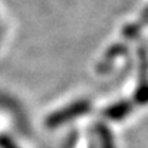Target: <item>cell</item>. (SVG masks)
Returning <instances> with one entry per match:
<instances>
[{
    "instance_id": "3",
    "label": "cell",
    "mask_w": 148,
    "mask_h": 148,
    "mask_svg": "<svg viewBox=\"0 0 148 148\" xmlns=\"http://www.w3.org/2000/svg\"><path fill=\"white\" fill-rule=\"evenodd\" d=\"M98 137H99V143H101V148H115L112 135H111V132L106 128L98 127Z\"/></svg>"
},
{
    "instance_id": "1",
    "label": "cell",
    "mask_w": 148,
    "mask_h": 148,
    "mask_svg": "<svg viewBox=\"0 0 148 148\" xmlns=\"http://www.w3.org/2000/svg\"><path fill=\"white\" fill-rule=\"evenodd\" d=\"M89 109V103L85 101H79V102H73L69 106H65L53 114H50L46 118V125L49 128H58L60 125H63L65 122H69L78 116H81L82 114H85Z\"/></svg>"
},
{
    "instance_id": "4",
    "label": "cell",
    "mask_w": 148,
    "mask_h": 148,
    "mask_svg": "<svg viewBox=\"0 0 148 148\" xmlns=\"http://www.w3.org/2000/svg\"><path fill=\"white\" fill-rule=\"evenodd\" d=\"M0 147L1 148H16L12 144V141H9L7 138H1L0 140Z\"/></svg>"
},
{
    "instance_id": "2",
    "label": "cell",
    "mask_w": 148,
    "mask_h": 148,
    "mask_svg": "<svg viewBox=\"0 0 148 148\" xmlns=\"http://www.w3.org/2000/svg\"><path fill=\"white\" fill-rule=\"evenodd\" d=\"M131 106L130 103L124 102V103H116V105H112L109 106L106 111H105V115L109 118V119H122L124 116H127V114L130 112Z\"/></svg>"
}]
</instances>
